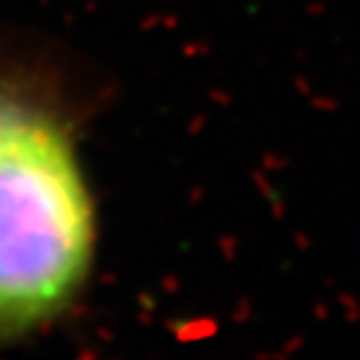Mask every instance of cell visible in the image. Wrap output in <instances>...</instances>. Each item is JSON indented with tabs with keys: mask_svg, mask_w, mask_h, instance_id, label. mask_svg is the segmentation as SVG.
Segmentation results:
<instances>
[{
	"mask_svg": "<svg viewBox=\"0 0 360 360\" xmlns=\"http://www.w3.org/2000/svg\"><path fill=\"white\" fill-rule=\"evenodd\" d=\"M91 254L94 206L67 123L25 91L0 86V342L65 312Z\"/></svg>",
	"mask_w": 360,
	"mask_h": 360,
	"instance_id": "obj_1",
	"label": "cell"
}]
</instances>
